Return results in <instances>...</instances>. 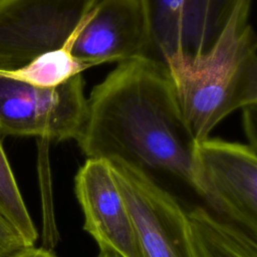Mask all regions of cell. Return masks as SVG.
I'll list each match as a JSON object with an SVG mask.
<instances>
[{"instance_id": "cell-1", "label": "cell", "mask_w": 257, "mask_h": 257, "mask_svg": "<svg viewBox=\"0 0 257 257\" xmlns=\"http://www.w3.org/2000/svg\"><path fill=\"white\" fill-rule=\"evenodd\" d=\"M76 142L87 159L172 174L194 186L197 142L171 73L150 58L118 63L92 88Z\"/></svg>"}, {"instance_id": "cell-2", "label": "cell", "mask_w": 257, "mask_h": 257, "mask_svg": "<svg viewBox=\"0 0 257 257\" xmlns=\"http://www.w3.org/2000/svg\"><path fill=\"white\" fill-rule=\"evenodd\" d=\"M250 6L251 0L242 3L205 58L171 74L196 142L209 138L230 113L257 103V41L249 23Z\"/></svg>"}, {"instance_id": "cell-3", "label": "cell", "mask_w": 257, "mask_h": 257, "mask_svg": "<svg viewBox=\"0 0 257 257\" xmlns=\"http://www.w3.org/2000/svg\"><path fill=\"white\" fill-rule=\"evenodd\" d=\"M246 0H142L150 33L148 57L173 75L193 67L217 45Z\"/></svg>"}, {"instance_id": "cell-4", "label": "cell", "mask_w": 257, "mask_h": 257, "mask_svg": "<svg viewBox=\"0 0 257 257\" xmlns=\"http://www.w3.org/2000/svg\"><path fill=\"white\" fill-rule=\"evenodd\" d=\"M86 100L81 74L52 88L0 74V134L48 142L76 141L84 122Z\"/></svg>"}, {"instance_id": "cell-5", "label": "cell", "mask_w": 257, "mask_h": 257, "mask_svg": "<svg viewBox=\"0 0 257 257\" xmlns=\"http://www.w3.org/2000/svg\"><path fill=\"white\" fill-rule=\"evenodd\" d=\"M193 174V189L221 218L257 236L255 149L209 137L196 144Z\"/></svg>"}, {"instance_id": "cell-6", "label": "cell", "mask_w": 257, "mask_h": 257, "mask_svg": "<svg viewBox=\"0 0 257 257\" xmlns=\"http://www.w3.org/2000/svg\"><path fill=\"white\" fill-rule=\"evenodd\" d=\"M97 0H0V70L69 44Z\"/></svg>"}, {"instance_id": "cell-7", "label": "cell", "mask_w": 257, "mask_h": 257, "mask_svg": "<svg viewBox=\"0 0 257 257\" xmlns=\"http://www.w3.org/2000/svg\"><path fill=\"white\" fill-rule=\"evenodd\" d=\"M133 219L142 257H195L187 211L145 171L108 161Z\"/></svg>"}, {"instance_id": "cell-8", "label": "cell", "mask_w": 257, "mask_h": 257, "mask_svg": "<svg viewBox=\"0 0 257 257\" xmlns=\"http://www.w3.org/2000/svg\"><path fill=\"white\" fill-rule=\"evenodd\" d=\"M90 66L147 58L150 33L142 0H97L69 42Z\"/></svg>"}, {"instance_id": "cell-9", "label": "cell", "mask_w": 257, "mask_h": 257, "mask_svg": "<svg viewBox=\"0 0 257 257\" xmlns=\"http://www.w3.org/2000/svg\"><path fill=\"white\" fill-rule=\"evenodd\" d=\"M74 191L84 215L83 228L99 250L142 257L133 219L107 160L86 159L75 175Z\"/></svg>"}, {"instance_id": "cell-10", "label": "cell", "mask_w": 257, "mask_h": 257, "mask_svg": "<svg viewBox=\"0 0 257 257\" xmlns=\"http://www.w3.org/2000/svg\"><path fill=\"white\" fill-rule=\"evenodd\" d=\"M195 257H257V236L204 207L187 211Z\"/></svg>"}, {"instance_id": "cell-11", "label": "cell", "mask_w": 257, "mask_h": 257, "mask_svg": "<svg viewBox=\"0 0 257 257\" xmlns=\"http://www.w3.org/2000/svg\"><path fill=\"white\" fill-rule=\"evenodd\" d=\"M89 67V64L76 58L71 53L69 44H66L39 54L19 68L0 70V74L33 86L52 88L67 82Z\"/></svg>"}, {"instance_id": "cell-12", "label": "cell", "mask_w": 257, "mask_h": 257, "mask_svg": "<svg viewBox=\"0 0 257 257\" xmlns=\"http://www.w3.org/2000/svg\"><path fill=\"white\" fill-rule=\"evenodd\" d=\"M0 212L28 247L38 238L37 230L24 204L14 174L0 142Z\"/></svg>"}, {"instance_id": "cell-13", "label": "cell", "mask_w": 257, "mask_h": 257, "mask_svg": "<svg viewBox=\"0 0 257 257\" xmlns=\"http://www.w3.org/2000/svg\"><path fill=\"white\" fill-rule=\"evenodd\" d=\"M28 246L0 212V257H9Z\"/></svg>"}, {"instance_id": "cell-14", "label": "cell", "mask_w": 257, "mask_h": 257, "mask_svg": "<svg viewBox=\"0 0 257 257\" xmlns=\"http://www.w3.org/2000/svg\"><path fill=\"white\" fill-rule=\"evenodd\" d=\"M244 116L245 132L249 140V146L256 150V133H255V115H256V105L248 106L242 109Z\"/></svg>"}, {"instance_id": "cell-15", "label": "cell", "mask_w": 257, "mask_h": 257, "mask_svg": "<svg viewBox=\"0 0 257 257\" xmlns=\"http://www.w3.org/2000/svg\"><path fill=\"white\" fill-rule=\"evenodd\" d=\"M9 257H58V256L52 253L49 249L36 248L35 246H33V247L24 248Z\"/></svg>"}]
</instances>
